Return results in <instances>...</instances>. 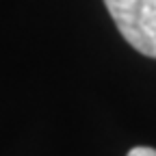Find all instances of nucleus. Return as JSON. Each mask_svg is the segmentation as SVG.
<instances>
[{"label": "nucleus", "instance_id": "1", "mask_svg": "<svg viewBox=\"0 0 156 156\" xmlns=\"http://www.w3.org/2000/svg\"><path fill=\"white\" fill-rule=\"evenodd\" d=\"M104 5L126 41L156 58V0H104Z\"/></svg>", "mask_w": 156, "mask_h": 156}, {"label": "nucleus", "instance_id": "2", "mask_svg": "<svg viewBox=\"0 0 156 156\" xmlns=\"http://www.w3.org/2000/svg\"><path fill=\"white\" fill-rule=\"evenodd\" d=\"M128 156H156V150H154V147L139 145V147H132V150L128 152Z\"/></svg>", "mask_w": 156, "mask_h": 156}]
</instances>
